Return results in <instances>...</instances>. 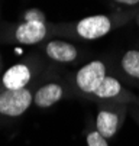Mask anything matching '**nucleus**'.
Listing matches in <instances>:
<instances>
[{
  "label": "nucleus",
  "mask_w": 139,
  "mask_h": 146,
  "mask_svg": "<svg viewBox=\"0 0 139 146\" xmlns=\"http://www.w3.org/2000/svg\"><path fill=\"white\" fill-rule=\"evenodd\" d=\"M117 3H122V5H128V6H133V5H138L139 0H114Z\"/></svg>",
  "instance_id": "ddd939ff"
},
{
  "label": "nucleus",
  "mask_w": 139,
  "mask_h": 146,
  "mask_svg": "<svg viewBox=\"0 0 139 146\" xmlns=\"http://www.w3.org/2000/svg\"><path fill=\"white\" fill-rule=\"evenodd\" d=\"M47 35V25L45 22L38 20H25L22 25L16 29V39L23 45H35L45 38Z\"/></svg>",
  "instance_id": "20e7f679"
},
{
  "label": "nucleus",
  "mask_w": 139,
  "mask_h": 146,
  "mask_svg": "<svg viewBox=\"0 0 139 146\" xmlns=\"http://www.w3.org/2000/svg\"><path fill=\"white\" fill-rule=\"evenodd\" d=\"M120 90H122L120 82H119L116 78H113V77L106 75L102 80L100 84H98V87L94 90L93 94H96L97 97H100V98H112V97H116L119 93H120Z\"/></svg>",
  "instance_id": "1a4fd4ad"
},
{
  "label": "nucleus",
  "mask_w": 139,
  "mask_h": 146,
  "mask_svg": "<svg viewBox=\"0 0 139 146\" xmlns=\"http://www.w3.org/2000/svg\"><path fill=\"white\" fill-rule=\"evenodd\" d=\"M122 68L128 75L139 80V51L132 49V51H128L123 55Z\"/></svg>",
  "instance_id": "9d476101"
},
{
  "label": "nucleus",
  "mask_w": 139,
  "mask_h": 146,
  "mask_svg": "<svg viewBox=\"0 0 139 146\" xmlns=\"http://www.w3.org/2000/svg\"><path fill=\"white\" fill-rule=\"evenodd\" d=\"M112 29L110 19L104 15H94L81 19L77 23V33L83 39H98L104 35H107Z\"/></svg>",
  "instance_id": "7ed1b4c3"
},
{
  "label": "nucleus",
  "mask_w": 139,
  "mask_h": 146,
  "mask_svg": "<svg viewBox=\"0 0 139 146\" xmlns=\"http://www.w3.org/2000/svg\"><path fill=\"white\" fill-rule=\"evenodd\" d=\"M96 127H97V132L106 139L114 136V133L117 132V127H119L117 114L112 113V111H107V110H102L97 114Z\"/></svg>",
  "instance_id": "6e6552de"
},
{
  "label": "nucleus",
  "mask_w": 139,
  "mask_h": 146,
  "mask_svg": "<svg viewBox=\"0 0 139 146\" xmlns=\"http://www.w3.org/2000/svg\"><path fill=\"white\" fill-rule=\"evenodd\" d=\"M61 97H63L61 86L51 82V84L41 87L35 93V104L41 109H47V107H51L52 104H55L57 101H59Z\"/></svg>",
  "instance_id": "0eeeda50"
},
{
  "label": "nucleus",
  "mask_w": 139,
  "mask_h": 146,
  "mask_svg": "<svg viewBox=\"0 0 139 146\" xmlns=\"http://www.w3.org/2000/svg\"><path fill=\"white\" fill-rule=\"evenodd\" d=\"M25 20H38V22H45V15L39 9H29L23 15Z\"/></svg>",
  "instance_id": "f8f14e48"
},
{
  "label": "nucleus",
  "mask_w": 139,
  "mask_h": 146,
  "mask_svg": "<svg viewBox=\"0 0 139 146\" xmlns=\"http://www.w3.org/2000/svg\"><path fill=\"white\" fill-rule=\"evenodd\" d=\"M31 80V71L26 65L17 64L10 67L3 75V86L6 90H19L25 88Z\"/></svg>",
  "instance_id": "39448f33"
},
{
  "label": "nucleus",
  "mask_w": 139,
  "mask_h": 146,
  "mask_svg": "<svg viewBox=\"0 0 139 146\" xmlns=\"http://www.w3.org/2000/svg\"><path fill=\"white\" fill-rule=\"evenodd\" d=\"M106 77V67L102 61H91L77 72V86L84 93H94L102 80Z\"/></svg>",
  "instance_id": "f03ea898"
},
{
  "label": "nucleus",
  "mask_w": 139,
  "mask_h": 146,
  "mask_svg": "<svg viewBox=\"0 0 139 146\" xmlns=\"http://www.w3.org/2000/svg\"><path fill=\"white\" fill-rule=\"evenodd\" d=\"M87 146H109L106 137H103L97 130L87 135Z\"/></svg>",
  "instance_id": "9b49d317"
},
{
  "label": "nucleus",
  "mask_w": 139,
  "mask_h": 146,
  "mask_svg": "<svg viewBox=\"0 0 139 146\" xmlns=\"http://www.w3.org/2000/svg\"><path fill=\"white\" fill-rule=\"evenodd\" d=\"M47 55L58 62H71L77 58L78 51L72 44L64 40H51L47 45Z\"/></svg>",
  "instance_id": "423d86ee"
},
{
  "label": "nucleus",
  "mask_w": 139,
  "mask_h": 146,
  "mask_svg": "<svg viewBox=\"0 0 139 146\" xmlns=\"http://www.w3.org/2000/svg\"><path fill=\"white\" fill-rule=\"evenodd\" d=\"M33 97L29 90H6L0 94V114L16 117L23 114L32 103Z\"/></svg>",
  "instance_id": "f257e3e1"
}]
</instances>
